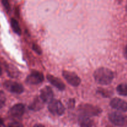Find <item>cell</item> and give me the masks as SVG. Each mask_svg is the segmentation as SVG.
Returning a JSON list of instances; mask_svg holds the SVG:
<instances>
[{
  "label": "cell",
  "mask_w": 127,
  "mask_h": 127,
  "mask_svg": "<svg viewBox=\"0 0 127 127\" xmlns=\"http://www.w3.org/2000/svg\"><path fill=\"white\" fill-rule=\"evenodd\" d=\"M114 73L110 69L106 68H100L97 69L94 73L95 81L101 85H108L112 82Z\"/></svg>",
  "instance_id": "6da1fadb"
},
{
  "label": "cell",
  "mask_w": 127,
  "mask_h": 127,
  "mask_svg": "<svg viewBox=\"0 0 127 127\" xmlns=\"http://www.w3.org/2000/svg\"><path fill=\"white\" fill-rule=\"evenodd\" d=\"M79 110L82 113V115H86L91 117L93 116H97L100 113L102 110L98 107L91 105V104H83L79 106Z\"/></svg>",
  "instance_id": "7a4b0ae2"
},
{
  "label": "cell",
  "mask_w": 127,
  "mask_h": 127,
  "mask_svg": "<svg viewBox=\"0 0 127 127\" xmlns=\"http://www.w3.org/2000/svg\"><path fill=\"white\" fill-rule=\"evenodd\" d=\"M110 121L117 127H123L127 125V116L119 112H112L109 114Z\"/></svg>",
  "instance_id": "3957f363"
},
{
  "label": "cell",
  "mask_w": 127,
  "mask_h": 127,
  "mask_svg": "<svg viewBox=\"0 0 127 127\" xmlns=\"http://www.w3.org/2000/svg\"><path fill=\"white\" fill-rule=\"evenodd\" d=\"M48 110L53 115H62L65 111L64 106L60 100H54L49 103L48 105Z\"/></svg>",
  "instance_id": "277c9868"
},
{
  "label": "cell",
  "mask_w": 127,
  "mask_h": 127,
  "mask_svg": "<svg viewBox=\"0 0 127 127\" xmlns=\"http://www.w3.org/2000/svg\"><path fill=\"white\" fill-rule=\"evenodd\" d=\"M62 74H63V78L65 79V80L70 85L73 86H78L80 84L81 82L80 78L76 73H73V72L68 71H63Z\"/></svg>",
  "instance_id": "5b68a950"
},
{
  "label": "cell",
  "mask_w": 127,
  "mask_h": 127,
  "mask_svg": "<svg viewBox=\"0 0 127 127\" xmlns=\"http://www.w3.org/2000/svg\"><path fill=\"white\" fill-rule=\"evenodd\" d=\"M44 80V77L42 73L37 71H33L26 78V81L27 84L31 85H37L42 83Z\"/></svg>",
  "instance_id": "8992f818"
},
{
  "label": "cell",
  "mask_w": 127,
  "mask_h": 127,
  "mask_svg": "<svg viewBox=\"0 0 127 127\" xmlns=\"http://www.w3.org/2000/svg\"><path fill=\"white\" fill-rule=\"evenodd\" d=\"M4 87L7 91L14 94H21L24 91V88L20 83L12 81H7L3 84Z\"/></svg>",
  "instance_id": "52a82bcc"
},
{
  "label": "cell",
  "mask_w": 127,
  "mask_h": 127,
  "mask_svg": "<svg viewBox=\"0 0 127 127\" xmlns=\"http://www.w3.org/2000/svg\"><path fill=\"white\" fill-rule=\"evenodd\" d=\"M110 105L113 109L122 112H125L127 111V102L125 100L119 98H114L110 101Z\"/></svg>",
  "instance_id": "ba28073f"
},
{
  "label": "cell",
  "mask_w": 127,
  "mask_h": 127,
  "mask_svg": "<svg viewBox=\"0 0 127 127\" xmlns=\"http://www.w3.org/2000/svg\"><path fill=\"white\" fill-rule=\"evenodd\" d=\"M40 98L43 102L50 103L53 100V93L52 88L49 86H45L40 91Z\"/></svg>",
  "instance_id": "9c48e42d"
},
{
  "label": "cell",
  "mask_w": 127,
  "mask_h": 127,
  "mask_svg": "<svg viewBox=\"0 0 127 127\" xmlns=\"http://www.w3.org/2000/svg\"><path fill=\"white\" fill-rule=\"evenodd\" d=\"M24 111V105L22 104H17L11 108L9 114L13 118H20L23 115Z\"/></svg>",
  "instance_id": "30bf717a"
},
{
  "label": "cell",
  "mask_w": 127,
  "mask_h": 127,
  "mask_svg": "<svg viewBox=\"0 0 127 127\" xmlns=\"http://www.w3.org/2000/svg\"><path fill=\"white\" fill-rule=\"evenodd\" d=\"M47 78L48 81L52 85L54 86L55 88H57V89H58L60 91L64 90V89H65V85H64V83L62 82V81L60 79L57 78V77L53 76L51 75V74H48L47 76Z\"/></svg>",
  "instance_id": "8fae6325"
},
{
  "label": "cell",
  "mask_w": 127,
  "mask_h": 127,
  "mask_svg": "<svg viewBox=\"0 0 127 127\" xmlns=\"http://www.w3.org/2000/svg\"><path fill=\"white\" fill-rule=\"evenodd\" d=\"M43 102L42 101V99L38 97L35 98L33 100L32 102L30 104L29 106V109L33 111H38L40 110L44 106Z\"/></svg>",
  "instance_id": "7c38bea8"
},
{
  "label": "cell",
  "mask_w": 127,
  "mask_h": 127,
  "mask_svg": "<svg viewBox=\"0 0 127 127\" xmlns=\"http://www.w3.org/2000/svg\"><path fill=\"white\" fill-rule=\"evenodd\" d=\"M79 125L81 127H92L93 125V121L89 117L81 115L79 117Z\"/></svg>",
  "instance_id": "4fadbf2b"
},
{
  "label": "cell",
  "mask_w": 127,
  "mask_h": 127,
  "mask_svg": "<svg viewBox=\"0 0 127 127\" xmlns=\"http://www.w3.org/2000/svg\"><path fill=\"white\" fill-rule=\"evenodd\" d=\"M11 26L12 27V30L15 33H17V35L21 34V29L20 28L19 24L18 22L16 21L15 19L12 18L11 20Z\"/></svg>",
  "instance_id": "5bb4252c"
},
{
  "label": "cell",
  "mask_w": 127,
  "mask_h": 127,
  "mask_svg": "<svg viewBox=\"0 0 127 127\" xmlns=\"http://www.w3.org/2000/svg\"><path fill=\"white\" fill-rule=\"evenodd\" d=\"M117 91L119 95L127 96V84H120L117 88Z\"/></svg>",
  "instance_id": "9a60e30c"
},
{
  "label": "cell",
  "mask_w": 127,
  "mask_h": 127,
  "mask_svg": "<svg viewBox=\"0 0 127 127\" xmlns=\"http://www.w3.org/2000/svg\"><path fill=\"white\" fill-rule=\"evenodd\" d=\"M6 102V96L2 91H0V109L4 105Z\"/></svg>",
  "instance_id": "2e32d148"
},
{
  "label": "cell",
  "mask_w": 127,
  "mask_h": 127,
  "mask_svg": "<svg viewBox=\"0 0 127 127\" xmlns=\"http://www.w3.org/2000/svg\"><path fill=\"white\" fill-rule=\"evenodd\" d=\"M67 105L69 109H73L75 106V100L74 99H70L68 100V103H67Z\"/></svg>",
  "instance_id": "e0dca14e"
},
{
  "label": "cell",
  "mask_w": 127,
  "mask_h": 127,
  "mask_svg": "<svg viewBox=\"0 0 127 127\" xmlns=\"http://www.w3.org/2000/svg\"><path fill=\"white\" fill-rule=\"evenodd\" d=\"M8 127H24L21 123L18 122H13L10 123Z\"/></svg>",
  "instance_id": "ac0fdd59"
},
{
  "label": "cell",
  "mask_w": 127,
  "mask_h": 127,
  "mask_svg": "<svg viewBox=\"0 0 127 127\" xmlns=\"http://www.w3.org/2000/svg\"><path fill=\"white\" fill-rule=\"evenodd\" d=\"M32 48H33V50L38 54H41L42 53V50H41L40 48L37 45V44H33V46H32Z\"/></svg>",
  "instance_id": "d6986e66"
},
{
  "label": "cell",
  "mask_w": 127,
  "mask_h": 127,
  "mask_svg": "<svg viewBox=\"0 0 127 127\" xmlns=\"http://www.w3.org/2000/svg\"><path fill=\"white\" fill-rule=\"evenodd\" d=\"M2 3L3 4V6H4L5 8L6 9V10L7 11H9L10 10V6L9 4V2L7 1H2Z\"/></svg>",
  "instance_id": "ffe728a7"
},
{
  "label": "cell",
  "mask_w": 127,
  "mask_h": 127,
  "mask_svg": "<svg viewBox=\"0 0 127 127\" xmlns=\"http://www.w3.org/2000/svg\"><path fill=\"white\" fill-rule=\"evenodd\" d=\"M0 127H6L4 125V124L3 120H2L1 117H0Z\"/></svg>",
  "instance_id": "44dd1931"
},
{
  "label": "cell",
  "mask_w": 127,
  "mask_h": 127,
  "mask_svg": "<svg viewBox=\"0 0 127 127\" xmlns=\"http://www.w3.org/2000/svg\"><path fill=\"white\" fill-rule=\"evenodd\" d=\"M33 127H45L43 125H41V124H37V125H34Z\"/></svg>",
  "instance_id": "7402d4cb"
},
{
  "label": "cell",
  "mask_w": 127,
  "mask_h": 127,
  "mask_svg": "<svg viewBox=\"0 0 127 127\" xmlns=\"http://www.w3.org/2000/svg\"><path fill=\"white\" fill-rule=\"evenodd\" d=\"M125 57H126L127 59V45L126 46V47H125Z\"/></svg>",
  "instance_id": "603a6c76"
},
{
  "label": "cell",
  "mask_w": 127,
  "mask_h": 127,
  "mask_svg": "<svg viewBox=\"0 0 127 127\" xmlns=\"http://www.w3.org/2000/svg\"><path fill=\"white\" fill-rule=\"evenodd\" d=\"M2 74V69H1V66H0V76Z\"/></svg>",
  "instance_id": "cb8c5ba5"
},
{
  "label": "cell",
  "mask_w": 127,
  "mask_h": 127,
  "mask_svg": "<svg viewBox=\"0 0 127 127\" xmlns=\"http://www.w3.org/2000/svg\"><path fill=\"white\" fill-rule=\"evenodd\" d=\"M126 11H127V6H126Z\"/></svg>",
  "instance_id": "d4e9b609"
}]
</instances>
